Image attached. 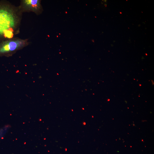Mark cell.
Here are the masks:
<instances>
[{
    "instance_id": "cell-1",
    "label": "cell",
    "mask_w": 154,
    "mask_h": 154,
    "mask_svg": "<svg viewBox=\"0 0 154 154\" xmlns=\"http://www.w3.org/2000/svg\"><path fill=\"white\" fill-rule=\"evenodd\" d=\"M21 12L19 8L0 4V38H12L19 25Z\"/></svg>"
},
{
    "instance_id": "cell-2",
    "label": "cell",
    "mask_w": 154,
    "mask_h": 154,
    "mask_svg": "<svg viewBox=\"0 0 154 154\" xmlns=\"http://www.w3.org/2000/svg\"><path fill=\"white\" fill-rule=\"evenodd\" d=\"M28 44L27 40L18 38L5 41L0 44V55L12 54Z\"/></svg>"
},
{
    "instance_id": "cell-3",
    "label": "cell",
    "mask_w": 154,
    "mask_h": 154,
    "mask_svg": "<svg viewBox=\"0 0 154 154\" xmlns=\"http://www.w3.org/2000/svg\"><path fill=\"white\" fill-rule=\"evenodd\" d=\"M40 2L38 0H22L19 9L21 12L32 11L38 14L41 10Z\"/></svg>"
}]
</instances>
